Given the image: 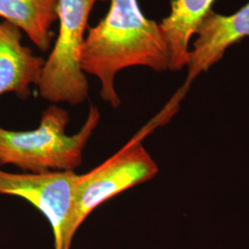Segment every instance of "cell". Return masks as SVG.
Listing matches in <instances>:
<instances>
[{"label":"cell","mask_w":249,"mask_h":249,"mask_svg":"<svg viewBox=\"0 0 249 249\" xmlns=\"http://www.w3.org/2000/svg\"><path fill=\"white\" fill-rule=\"evenodd\" d=\"M131 67L170 71L169 51L160 23L144 16L138 0H110L107 16L89 28L80 52V68L101 82V97L120 106L116 74Z\"/></svg>","instance_id":"cell-1"},{"label":"cell","mask_w":249,"mask_h":249,"mask_svg":"<svg viewBox=\"0 0 249 249\" xmlns=\"http://www.w3.org/2000/svg\"><path fill=\"white\" fill-rule=\"evenodd\" d=\"M100 118L98 108L90 106L80 130L68 135L69 113L52 105L43 112L36 129L14 131L0 126V165H14L33 174L75 171Z\"/></svg>","instance_id":"cell-2"},{"label":"cell","mask_w":249,"mask_h":249,"mask_svg":"<svg viewBox=\"0 0 249 249\" xmlns=\"http://www.w3.org/2000/svg\"><path fill=\"white\" fill-rule=\"evenodd\" d=\"M99 1L58 0V35L45 60L38 89L40 96L53 105L82 104L89 95V83L80 68V52L90 11ZM110 1V0H109Z\"/></svg>","instance_id":"cell-3"},{"label":"cell","mask_w":249,"mask_h":249,"mask_svg":"<svg viewBox=\"0 0 249 249\" xmlns=\"http://www.w3.org/2000/svg\"><path fill=\"white\" fill-rule=\"evenodd\" d=\"M158 172V165L138 135L97 167L79 175L74 194V231L100 205L151 180Z\"/></svg>","instance_id":"cell-4"},{"label":"cell","mask_w":249,"mask_h":249,"mask_svg":"<svg viewBox=\"0 0 249 249\" xmlns=\"http://www.w3.org/2000/svg\"><path fill=\"white\" fill-rule=\"evenodd\" d=\"M78 176L74 171L9 173L0 169V195L21 197L43 214L50 223L54 249H71L74 194Z\"/></svg>","instance_id":"cell-5"},{"label":"cell","mask_w":249,"mask_h":249,"mask_svg":"<svg viewBox=\"0 0 249 249\" xmlns=\"http://www.w3.org/2000/svg\"><path fill=\"white\" fill-rule=\"evenodd\" d=\"M189 53L187 81L182 90L216 63L231 45L249 36V2L231 15H222L212 9L196 33Z\"/></svg>","instance_id":"cell-6"},{"label":"cell","mask_w":249,"mask_h":249,"mask_svg":"<svg viewBox=\"0 0 249 249\" xmlns=\"http://www.w3.org/2000/svg\"><path fill=\"white\" fill-rule=\"evenodd\" d=\"M21 31L0 20V96L14 92L20 98L31 94V86L38 85L45 60L22 45Z\"/></svg>","instance_id":"cell-7"},{"label":"cell","mask_w":249,"mask_h":249,"mask_svg":"<svg viewBox=\"0 0 249 249\" xmlns=\"http://www.w3.org/2000/svg\"><path fill=\"white\" fill-rule=\"evenodd\" d=\"M215 0H173L170 14L160 23L167 44L170 71H178L189 60V42L212 10Z\"/></svg>","instance_id":"cell-8"},{"label":"cell","mask_w":249,"mask_h":249,"mask_svg":"<svg viewBox=\"0 0 249 249\" xmlns=\"http://www.w3.org/2000/svg\"><path fill=\"white\" fill-rule=\"evenodd\" d=\"M58 0H0V18L24 32L31 41L46 52L53 38L51 28L57 20Z\"/></svg>","instance_id":"cell-9"}]
</instances>
